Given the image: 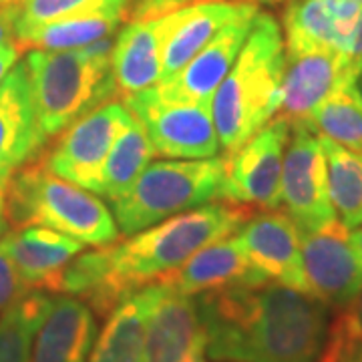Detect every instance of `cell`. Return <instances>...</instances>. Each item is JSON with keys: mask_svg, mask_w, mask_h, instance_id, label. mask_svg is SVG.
<instances>
[{"mask_svg": "<svg viewBox=\"0 0 362 362\" xmlns=\"http://www.w3.org/2000/svg\"><path fill=\"white\" fill-rule=\"evenodd\" d=\"M354 2H361V4H362V0H354Z\"/></svg>", "mask_w": 362, "mask_h": 362, "instance_id": "obj_42", "label": "cell"}, {"mask_svg": "<svg viewBox=\"0 0 362 362\" xmlns=\"http://www.w3.org/2000/svg\"><path fill=\"white\" fill-rule=\"evenodd\" d=\"M4 218L13 230L45 226L85 246H109L123 238L111 209L89 189L54 175L42 156L4 183Z\"/></svg>", "mask_w": 362, "mask_h": 362, "instance_id": "obj_5", "label": "cell"}, {"mask_svg": "<svg viewBox=\"0 0 362 362\" xmlns=\"http://www.w3.org/2000/svg\"><path fill=\"white\" fill-rule=\"evenodd\" d=\"M153 156H156L153 145L141 127V123L129 115L115 137L109 157L105 161L99 195L107 197L109 202L119 199L137 181L143 169L151 163Z\"/></svg>", "mask_w": 362, "mask_h": 362, "instance_id": "obj_25", "label": "cell"}, {"mask_svg": "<svg viewBox=\"0 0 362 362\" xmlns=\"http://www.w3.org/2000/svg\"><path fill=\"white\" fill-rule=\"evenodd\" d=\"M226 156L151 161L125 194L111 204L123 238L147 230L183 211L206 206L220 195Z\"/></svg>", "mask_w": 362, "mask_h": 362, "instance_id": "obj_6", "label": "cell"}, {"mask_svg": "<svg viewBox=\"0 0 362 362\" xmlns=\"http://www.w3.org/2000/svg\"><path fill=\"white\" fill-rule=\"evenodd\" d=\"M26 292H30V288L21 278L8 250L0 240V312L13 306L14 302L21 300Z\"/></svg>", "mask_w": 362, "mask_h": 362, "instance_id": "obj_30", "label": "cell"}, {"mask_svg": "<svg viewBox=\"0 0 362 362\" xmlns=\"http://www.w3.org/2000/svg\"><path fill=\"white\" fill-rule=\"evenodd\" d=\"M125 4L127 0H18V16H16L14 33L97 6H121L125 11Z\"/></svg>", "mask_w": 362, "mask_h": 362, "instance_id": "obj_29", "label": "cell"}, {"mask_svg": "<svg viewBox=\"0 0 362 362\" xmlns=\"http://www.w3.org/2000/svg\"><path fill=\"white\" fill-rule=\"evenodd\" d=\"M8 232V221L4 218V187H0V240Z\"/></svg>", "mask_w": 362, "mask_h": 362, "instance_id": "obj_38", "label": "cell"}, {"mask_svg": "<svg viewBox=\"0 0 362 362\" xmlns=\"http://www.w3.org/2000/svg\"><path fill=\"white\" fill-rule=\"evenodd\" d=\"M121 6H97L78 13L54 18L45 25L30 26L14 33V40L21 51H69L83 49L97 40L111 37L123 18Z\"/></svg>", "mask_w": 362, "mask_h": 362, "instance_id": "obj_23", "label": "cell"}, {"mask_svg": "<svg viewBox=\"0 0 362 362\" xmlns=\"http://www.w3.org/2000/svg\"><path fill=\"white\" fill-rule=\"evenodd\" d=\"M346 330H344V324L338 316L334 322L330 324V332H328V340L324 344L322 354L318 356L316 362H340L342 361V352H344V346H346Z\"/></svg>", "mask_w": 362, "mask_h": 362, "instance_id": "obj_32", "label": "cell"}, {"mask_svg": "<svg viewBox=\"0 0 362 362\" xmlns=\"http://www.w3.org/2000/svg\"><path fill=\"white\" fill-rule=\"evenodd\" d=\"M16 16H18V0L8 2V4H0V45L14 40Z\"/></svg>", "mask_w": 362, "mask_h": 362, "instance_id": "obj_34", "label": "cell"}, {"mask_svg": "<svg viewBox=\"0 0 362 362\" xmlns=\"http://www.w3.org/2000/svg\"><path fill=\"white\" fill-rule=\"evenodd\" d=\"M328 168V194L338 221L356 230L362 226V156L320 137Z\"/></svg>", "mask_w": 362, "mask_h": 362, "instance_id": "obj_26", "label": "cell"}, {"mask_svg": "<svg viewBox=\"0 0 362 362\" xmlns=\"http://www.w3.org/2000/svg\"><path fill=\"white\" fill-rule=\"evenodd\" d=\"M252 266L268 280L308 294L302 268V233L294 220L276 209H258L238 230Z\"/></svg>", "mask_w": 362, "mask_h": 362, "instance_id": "obj_15", "label": "cell"}, {"mask_svg": "<svg viewBox=\"0 0 362 362\" xmlns=\"http://www.w3.org/2000/svg\"><path fill=\"white\" fill-rule=\"evenodd\" d=\"M204 0H127L123 18L127 23L135 21H153L165 14L177 13L185 6H192Z\"/></svg>", "mask_w": 362, "mask_h": 362, "instance_id": "obj_31", "label": "cell"}, {"mask_svg": "<svg viewBox=\"0 0 362 362\" xmlns=\"http://www.w3.org/2000/svg\"><path fill=\"white\" fill-rule=\"evenodd\" d=\"M306 125L320 137L362 156V97L356 85L350 83L334 90L312 111Z\"/></svg>", "mask_w": 362, "mask_h": 362, "instance_id": "obj_28", "label": "cell"}, {"mask_svg": "<svg viewBox=\"0 0 362 362\" xmlns=\"http://www.w3.org/2000/svg\"><path fill=\"white\" fill-rule=\"evenodd\" d=\"M2 244L30 290L57 294L59 278L85 244L45 226H26L6 232Z\"/></svg>", "mask_w": 362, "mask_h": 362, "instance_id": "obj_19", "label": "cell"}, {"mask_svg": "<svg viewBox=\"0 0 362 362\" xmlns=\"http://www.w3.org/2000/svg\"><path fill=\"white\" fill-rule=\"evenodd\" d=\"M21 47L16 45V40H8L0 45V81L6 77V73L18 63L21 57Z\"/></svg>", "mask_w": 362, "mask_h": 362, "instance_id": "obj_35", "label": "cell"}, {"mask_svg": "<svg viewBox=\"0 0 362 362\" xmlns=\"http://www.w3.org/2000/svg\"><path fill=\"white\" fill-rule=\"evenodd\" d=\"M350 242H352V247H354V252H356V256L362 264V226L350 233Z\"/></svg>", "mask_w": 362, "mask_h": 362, "instance_id": "obj_37", "label": "cell"}, {"mask_svg": "<svg viewBox=\"0 0 362 362\" xmlns=\"http://www.w3.org/2000/svg\"><path fill=\"white\" fill-rule=\"evenodd\" d=\"M284 65L282 26L272 14L258 13L235 63L211 99L223 156L235 153L276 117Z\"/></svg>", "mask_w": 362, "mask_h": 362, "instance_id": "obj_3", "label": "cell"}, {"mask_svg": "<svg viewBox=\"0 0 362 362\" xmlns=\"http://www.w3.org/2000/svg\"><path fill=\"white\" fill-rule=\"evenodd\" d=\"M361 66V63L332 49L286 52L276 115L290 123H306L312 111L334 90L356 81Z\"/></svg>", "mask_w": 362, "mask_h": 362, "instance_id": "obj_14", "label": "cell"}, {"mask_svg": "<svg viewBox=\"0 0 362 362\" xmlns=\"http://www.w3.org/2000/svg\"><path fill=\"white\" fill-rule=\"evenodd\" d=\"M8 2H16V0H0V4H8Z\"/></svg>", "mask_w": 362, "mask_h": 362, "instance_id": "obj_41", "label": "cell"}, {"mask_svg": "<svg viewBox=\"0 0 362 362\" xmlns=\"http://www.w3.org/2000/svg\"><path fill=\"white\" fill-rule=\"evenodd\" d=\"M45 145L23 61L0 81V187L14 171L42 156Z\"/></svg>", "mask_w": 362, "mask_h": 362, "instance_id": "obj_16", "label": "cell"}, {"mask_svg": "<svg viewBox=\"0 0 362 362\" xmlns=\"http://www.w3.org/2000/svg\"><path fill=\"white\" fill-rule=\"evenodd\" d=\"M157 282L181 294L199 296L232 286L266 284L268 280L247 259L238 233H232L202 247L185 264Z\"/></svg>", "mask_w": 362, "mask_h": 362, "instance_id": "obj_17", "label": "cell"}, {"mask_svg": "<svg viewBox=\"0 0 362 362\" xmlns=\"http://www.w3.org/2000/svg\"><path fill=\"white\" fill-rule=\"evenodd\" d=\"M147 312L143 362H207V340L197 298L156 282Z\"/></svg>", "mask_w": 362, "mask_h": 362, "instance_id": "obj_12", "label": "cell"}, {"mask_svg": "<svg viewBox=\"0 0 362 362\" xmlns=\"http://www.w3.org/2000/svg\"><path fill=\"white\" fill-rule=\"evenodd\" d=\"M254 209L230 202L206 204L129 235L125 242L75 256L59 278L57 294L81 298L95 316H109L145 286L156 284L202 247L235 233Z\"/></svg>", "mask_w": 362, "mask_h": 362, "instance_id": "obj_1", "label": "cell"}, {"mask_svg": "<svg viewBox=\"0 0 362 362\" xmlns=\"http://www.w3.org/2000/svg\"><path fill=\"white\" fill-rule=\"evenodd\" d=\"M244 0H204L163 18V77L180 73L214 35L238 14Z\"/></svg>", "mask_w": 362, "mask_h": 362, "instance_id": "obj_21", "label": "cell"}, {"mask_svg": "<svg viewBox=\"0 0 362 362\" xmlns=\"http://www.w3.org/2000/svg\"><path fill=\"white\" fill-rule=\"evenodd\" d=\"M129 115L125 105L109 101L77 119L52 139L51 151L42 153L47 169L99 195L105 161Z\"/></svg>", "mask_w": 362, "mask_h": 362, "instance_id": "obj_10", "label": "cell"}, {"mask_svg": "<svg viewBox=\"0 0 362 362\" xmlns=\"http://www.w3.org/2000/svg\"><path fill=\"white\" fill-rule=\"evenodd\" d=\"M290 129L292 123L276 115L246 145L226 156V173L218 197L254 211L282 206L280 183Z\"/></svg>", "mask_w": 362, "mask_h": 362, "instance_id": "obj_8", "label": "cell"}, {"mask_svg": "<svg viewBox=\"0 0 362 362\" xmlns=\"http://www.w3.org/2000/svg\"><path fill=\"white\" fill-rule=\"evenodd\" d=\"M258 13L259 8L256 2L244 0L232 21L221 26L214 35V39L180 73L161 78L156 85L157 90L169 99L211 103L214 93L230 73V69L242 51Z\"/></svg>", "mask_w": 362, "mask_h": 362, "instance_id": "obj_13", "label": "cell"}, {"mask_svg": "<svg viewBox=\"0 0 362 362\" xmlns=\"http://www.w3.org/2000/svg\"><path fill=\"white\" fill-rule=\"evenodd\" d=\"M354 85H356V90L361 93V97H362V66H361V71H358V75H356V81H354Z\"/></svg>", "mask_w": 362, "mask_h": 362, "instance_id": "obj_39", "label": "cell"}, {"mask_svg": "<svg viewBox=\"0 0 362 362\" xmlns=\"http://www.w3.org/2000/svg\"><path fill=\"white\" fill-rule=\"evenodd\" d=\"M153 145L156 156L168 159H206L220 149L211 103L180 101L161 95L157 87L121 97Z\"/></svg>", "mask_w": 362, "mask_h": 362, "instance_id": "obj_7", "label": "cell"}, {"mask_svg": "<svg viewBox=\"0 0 362 362\" xmlns=\"http://www.w3.org/2000/svg\"><path fill=\"white\" fill-rule=\"evenodd\" d=\"M302 268L308 294L328 308L344 310L362 288V264L350 230L338 220L302 233Z\"/></svg>", "mask_w": 362, "mask_h": 362, "instance_id": "obj_11", "label": "cell"}, {"mask_svg": "<svg viewBox=\"0 0 362 362\" xmlns=\"http://www.w3.org/2000/svg\"><path fill=\"white\" fill-rule=\"evenodd\" d=\"M156 290V284L145 286L125 298L107 316L105 328L90 350L89 362H143L145 322Z\"/></svg>", "mask_w": 362, "mask_h": 362, "instance_id": "obj_24", "label": "cell"}, {"mask_svg": "<svg viewBox=\"0 0 362 362\" xmlns=\"http://www.w3.org/2000/svg\"><path fill=\"white\" fill-rule=\"evenodd\" d=\"M197 308L214 362H316L330 332L324 302L278 282L206 292Z\"/></svg>", "mask_w": 362, "mask_h": 362, "instance_id": "obj_2", "label": "cell"}, {"mask_svg": "<svg viewBox=\"0 0 362 362\" xmlns=\"http://www.w3.org/2000/svg\"><path fill=\"white\" fill-rule=\"evenodd\" d=\"M52 296L40 290L26 292L0 314V362H28L35 334L49 314Z\"/></svg>", "mask_w": 362, "mask_h": 362, "instance_id": "obj_27", "label": "cell"}, {"mask_svg": "<svg viewBox=\"0 0 362 362\" xmlns=\"http://www.w3.org/2000/svg\"><path fill=\"white\" fill-rule=\"evenodd\" d=\"M97 337V316L87 302L77 296L52 298L28 362H89Z\"/></svg>", "mask_w": 362, "mask_h": 362, "instance_id": "obj_20", "label": "cell"}, {"mask_svg": "<svg viewBox=\"0 0 362 362\" xmlns=\"http://www.w3.org/2000/svg\"><path fill=\"white\" fill-rule=\"evenodd\" d=\"M344 330L350 338H362V288L356 298L340 314Z\"/></svg>", "mask_w": 362, "mask_h": 362, "instance_id": "obj_33", "label": "cell"}, {"mask_svg": "<svg viewBox=\"0 0 362 362\" xmlns=\"http://www.w3.org/2000/svg\"><path fill=\"white\" fill-rule=\"evenodd\" d=\"M247 2H256L258 4V2H278V0H247Z\"/></svg>", "mask_w": 362, "mask_h": 362, "instance_id": "obj_40", "label": "cell"}, {"mask_svg": "<svg viewBox=\"0 0 362 362\" xmlns=\"http://www.w3.org/2000/svg\"><path fill=\"white\" fill-rule=\"evenodd\" d=\"M340 362H362V338L349 337L344 352H342V361Z\"/></svg>", "mask_w": 362, "mask_h": 362, "instance_id": "obj_36", "label": "cell"}, {"mask_svg": "<svg viewBox=\"0 0 362 362\" xmlns=\"http://www.w3.org/2000/svg\"><path fill=\"white\" fill-rule=\"evenodd\" d=\"M362 16L354 0H294L284 13L286 52L332 49L346 54Z\"/></svg>", "mask_w": 362, "mask_h": 362, "instance_id": "obj_18", "label": "cell"}, {"mask_svg": "<svg viewBox=\"0 0 362 362\" xmlns=\"http://www.w3.org/2000/svg\"><path fill=\"white\" fill-rule=\"evenodd\" d=\"M115 39L105 37L83 49H30L26 75L39 127L47 143L93 109L119 101L111 54Z\"/></svg>", "mask_w": 362, "mask_h": 362, "instance_id": "obj_4", "label": "cell"}, {"mask_svg": "<svg viewBox=\"0 0 362 362\" xmlns=\"http://www.w3.org/2000/svg\"><path fill=\"white\" fill-rule=\"evenodd\" d=\"M163 18L127 23L115 37L111 69L119 99L149 89L163 77Z\"/></svg>", "mask_w": 362, "mask_h": 362, "instance_id": "obj_22", "label": "cell"}, {"mask_svg": "<svg viewBox=\"0 0 362 362\" xmlns=\"http://www.w3.org/2000/svg\"><path fill=\"white\" fill-rule=\"evenodd\" d=\"M280 202L300 233L320 230L338 220L328 194L322 141L306 123H292L282 168Z\"/></svg>", "mask_w": 362, "mask_h": 362, "instance_id": "obj_9", "label": "cell"}]
</instances>
